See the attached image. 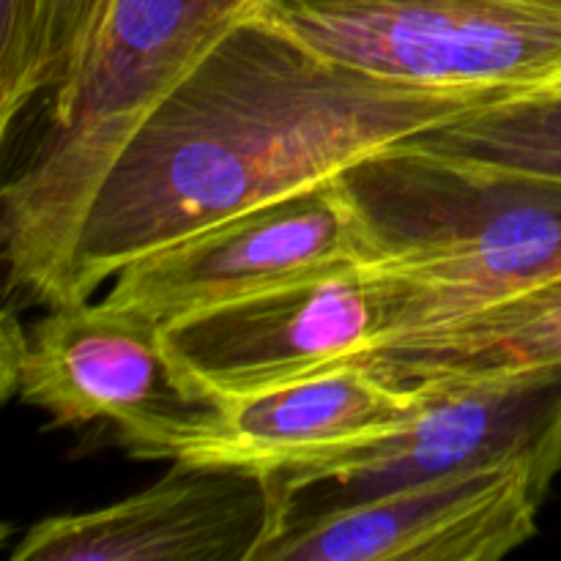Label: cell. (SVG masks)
I'll list each match as a JSON object with an SVG mask.
<instances>
[{"instance_id":"6da1fadb","label":"cell","mask_w":561,"mask_h":561,"mask_svg":"<svg viewBox=\"0 0 561 561\" xmlns=\"http://www.w3.org/2000/svg\"><path fill=\"white\" fill-rule=\"evenodd\" d=\"M515 96L526 93L367 75L241 16L142 121L104 175L60 305L91 299L137 257L327 184L370 153Z\"/></svg>"},{"instance_id":"7a4b0ae2","label":"cell","mask_w":561,"mask_h":561,"mask_svg":"<svg viewBox=\"0 0 561 561\" xmlns=\"http://www.w3.org/2000/svg\"><path fill=\"white\" fill-rule=\"evenodd\" d=\"M244 0H102L47 126L0 197L9 294L60 305L82 219L142 121L241 20Z\"/></svg>"},{"instance_id":"3957f363","label":"cell","mask_w":561,"mask_h":561,"mask_svg":"<svg viewBox=\"0 0 561 561\" xmlns=\"http://www.w3.org/2000/svg\"><path fill=\"white\" fill-rule=\"evenodd\" d=\"M340 184L370 241L367 268L387 285L383 343L561 274V181L405 140L356 162Z\"/></svg>"},{"instance_id":"277c9868","label":"cell","mask_w":561,"mask_h":561,"mask_svg":"<svg viewBox=\"0 0 561 561\" xmlns=\"http://www.w3.org/2000/svg\"><path fill=\"white\" fill-rule=\"evenodd\" d=\"M329 60L431 88H561V0H244Z\"/></svg>"},{"instance_id":"5b68a950","label":"cell","mask_w":561,"mask_h":561,"mask_svg":"<svg viewBox=\"0 0 561 561\" xmlns=\"http://www.w3.org/2000/svg\"><path fill=\"white\" fill-rule=\"evenodd\" d=\"M3 392L49 427L113 422L129 458L214 405L175 365L159 323L104 299L53 305L27 329L5 316Z\"/></svg>"},{"instance_id":"8992f818","label":"cell","mask_w":561,"mask_h":561,"mask_svg":"<svg viewBox=\"0 0 561 561\" xmlns=\"http://www.w3.org/2000/svg\"><path fill=\"white\" fill-rule=\"evenodd\" d=\"M414 387H425L427 400L398 431L263 474L283 496L285 515L365 502L515 458L561 463V370Z\"/></svg>"},{"instance_id":"52a82bcc","label":"cell","mask_w":561,"mask_h":561,"mask_svg":"<svg viewBox=\"0 0 561 561\" xmlns=\"http://www.w3.org/2000/svg\"><path fill=\"white\" fill-rule=\"evenodd\" d=\"M561 463L515 458L340 507L288 513L252 561H499L537 535Z\"/></svg>"},{"instance_id":"ba28073f","label":"cell","mask_w":561,"mask_h":561,"mask_svg":"<svg viewBox=\"0 0 561 561\" xmlns=\"http://www.w3.org/2000/svg\"><path fill=\"white\" fill-rule=\"evenodd\" d=\"M370 257L362 219L337 175L126 263L104 301L168 329L294 279L367 266Z\"/></svg>"},{"instance_id":"9c48e42d","label":"cell","mask_w":561,"mask_h":561,"mask_svg":"<svg viewBox=\"0 0 561 561\" xmlns=\"http://www.w3.org/2000/svg\"><path fill=\"white\" fill-rule=\"evenodd\" d=\"M387 334V285L367 266L294 279L164 329L175 365L211 403L362 359Z\"/></svg>"},{"instance_id":"30bf717a","label":"cell","mask_w":561,"mask_h":561,"mask_svg":"<svg viewBox=\"0 0 561 561\" xmlns=\"http://www.w3.org/2000/svg\"><path fill=\"white\" fill-rule=\"evenodd\" d=\"M425 400V387L351 359L296 381L217 400L131 458L272 474L376 442L414 420Z\"/></svg>"},{"instance_id":"8fae6325","label":"cell","mask_w":561,"mask_h":561,"mask_svg":"<svg viewBox=\"0 0 561 561\" xmlns=\"http://www.w3.org/2000/svg\"><path fill=\"white\" fill-rule=\"evenodd\" d=\"M283 518L263 474L173 463L121 502L36 520L11 561H252Z\"/></svg>"},{"instance_id":"7c38bea8","label":"cell","mask_w":561,"mask_h":561,"mask_svg":"<svg viewBox=\"0 0 561 561\" xmlns=\"http://www.w3.org/2000/svg\"><path fill=\"white\" fill-rule=\"evenodd\" d=\"M403 383H460L561 370V274L535 288L403 334L362 356Z\"/></svg>"},{"instance_id":"4fadbf2b","label":"cell","mask_w":561,"mask_h":561,"mask_svg":"<svg viewBox=\"0 0 561 561\" xmlns=\"http://www.w3.org/2000/svg\"><path fill=\"white\" fill-rule=\"evenodd\" d=\"M414 142L444 157L561 181V88L504 99Z\"/></svg>"},{"instance_id":"5bb4252c","label":"cell","mask_w":561,"mask_h":561,"mask_svg":"<svg viewBox=\"0 0 561 561\" xmlns=\"http://www.w3.org/2000/svg\"><path fill=\"white\" fill-rule=\"evenodd\" d=\"M102 0H36L31 91H55L75 66Z\"/></svg>"}]
</instances>
